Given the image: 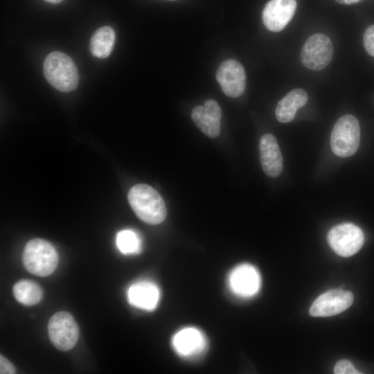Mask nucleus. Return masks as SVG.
I'll return each instance as SVG.
<instances>
[{
	"mask_svg": "<svg viewBox=\"0 0 374 374\" xmlns=\"http://www.w3.org/2000/svg\"><path fill=\"white\" fill-rule=\"evenodd\" d=\"M129 204L136 216L149 224L161 223L166 217L167 208L161 195L148 184L132 186L127 194Z\"/></svg>",
	"mask_w": 374,
	"mask_h": 374,
	"instance_id": "1",
	"label": "nucleus"
},
{
	"mask_svg": "<svg viewBox=\"0 0 374 374\" xmlns=\"http://www.w3.org/2000/svg\"><path fill=\"white\" fill-rule=\"evenodd\" d=\"M44 76L48 82L62 92L76 89L79 75L72 59L66 54L54 51L47 55L43 66Z\"/></svg>",
	"mask_w": 374,
	"mask_h": 374,
	"instance_id": "2",
	"label": "nucleus"
},
{
	"mask_svg": "<svg viewBox=\"0 0 374 374\" xmlns=\"http://www.w3.org/2000/svg\"><path fill=\"white\" fill-rule=\"evenodd\" d=\"M22 260L28 272L44 277L51 275L55 271L58 256L50 242L44 239L35 238L26 244Z\"/></svg>",
	"mask_w": 374,
	"mask_h": 374,
	"instance_id": "3",
	"label": "nucleus"
},
{
	"mask_svg": "<svg viewBox=\"0 0 374 374\" xmlns=\"http://www.w3.org/2000/svg\"><path fill=\"white\" fill-rule=\"evenodd\" d=\"M360 127L357 119L350 114L341 116L335 124L330 136L332 152L339 157L354 154L359 146Z\"/></svg>",
	"mask_w": 374,
	"mask_h": 374,
	"instance_id": "4",
	"label": "nucleus"
},
{
	"mask_svg": "<svg viewBox=\"0 0 374 374\" xmlns=\"http://www.w3.org/2000/svg\"><path fill=\"white\" fill-rule=\"evenodd\" d=\"M48 333L51 343L57 349L67 351L75 346L79 337V328L70 313L60 311L49 319Z\"/></svg>",
	"mask_w": 374,
	"mask_h": 374,
	"instance_id": "5",
	"label": "nucleus"
},
{
	"mask_svg": "<svg viewBox=\"0 0 374 374\" xmlns=\"http://www.w3.org/2000/svg\"><path fill=\"white\" fill-rule=\"evenodd\" d=\"M327 239L337 254L349 257L360 250L364 242V235L359 226L346 222L331 229Z\"/></svg>",
	"mask_w": 374,
	"mask_h": 374,
	"instance_id": "6",
	"label": "nucleus"
},
{
	"mask_svg": "<svg viewBox=\"0 0 374 374\" xmlns=\"http://www.w3.org/2000/svg\"><path fill=\"white\" fill-rule=\"evenodd\" d=\"M332 56L333 47L330 38L324 34L316 33L305 41L300 59L306 68L319 71L330 64Z\"/></svg>",
	"mask_w": 374,
	"mask_h": 374,
	"instance_id": "7",
	"label": "nucleus"
},
{
	"mask_svg": "<svg viewBox=\"0 0 374 374\" xmlns=\"http://www.w3.org/2000/svg\"><path fill=\"white\" fill-rule=\"evenodd\" d=\"M353 302L352 292L342 290H331L314 300L309 312L311 316L317 317L334 316L346 310Z\"/></svg>",
	"mask_w": 374,
	"mask_h": 374,
	"instance_id": "8",
	"label": "nucleus"
},
{
	"mask_svg": "<svg viewBox=\"0 0 374 374\" xmlns=\"http://www.w3.org/2000/svg\"><path fill=\"white\" fill-rule=\"evenodd\" d=\"M216 79L222 91L228 96H240L246 87V73L242 65L237 60L223 62L216 72Z\"/></svg>",
	"mask_w": 374,
	"mask_h": 374,
	"instance_id": "9",
	"label": "nucleus"
},
{
	"mask_svg": "<svg viewBox=\"0 0 374 374\" xmlns=\"http://www.w3.org/2000/svg\"><path fill=\"white\" fill-rule=\"evenodd\" d=\"M261 284L259 271L250 264L235 267L229 276V286L235 294L241 297H251L256 294Z\"/></svg>",
	"mask_w": 374,
	"mask_h": 374,
	"instance_id": "10",
	"label": "nucleus"
},
{
	"mask_svg": "<svg viewBox=\"0 0 374 374\" xmlns=\"http://www.w3.org/2000/svg\"><path fill=\"white\" fill-rule=\"evenodd\" d=\"M172 344L175 352L184 358H195L201 355L207 347L204 333L194 327L184 328L172 337Z\"/></svg>",
	"mask_w": 374,
	"mask_h": 374,
	"instance_id": "11",
	"label": "nucleus"
},
{
	"mask_svg": "<svg viewBox=\"0 0 374 374\" xmlns=\"http://www.w3.org/2000/svg\"><path fill=\"white\" fill-rule=\"evenodd\" d=\"M296 8V0H270L262 11L265 26L272 32L282 30L293 17Z\"/></svg>",
	"mask_w": 374,
	"mask_h": 374,
	"instance_id": "12",
	"label": "nucleus"
},
{
	"mask_svg": "<svg viewBox=\"0 0 374 374\" xmlns=\"http://www.w3.org/2000/svg\"><path fill=\"white\" fill-rule=\"evenodd\" d=\"M222 110L218 103L212 99L206 100L204 105L193 108L191 118L197 127L207 136L215 138L220 133Z\"/></svg>",
	"mask_w": 374,
	"mask_h": 374,
	"instance_id": "13",
	"label": "nucleus"
},
{
	"mask_svg": "<svg viewBox=\"0 0 374 374\" xmlns=\"http://www.w3.org/2000/svg\"><path fill=\"white\" fill-rule=\"evenodd\" d=\"M260 159L265 173L276 177L283 170V156L275 136L265 134L259 141Z\"/></svg>",
	"mask_w": 374,
	"mask_h": 374,
	"instance_id": "14",
	"label": "nucleus"
},
{
	"mask_svg": "<svg viewBox=\"0 0 374 374\" xmlns=\"http://www.w3.org/2000/svg\"><path fill=\"white\" fill-rule=\"evenodd\" d=\"M129 303L134 307L148 311L157 306L160 298L159 289L150 281H141L132 285L127 292Z\"/></svg>",
	"mask_w": 374,
	"mask_h": 374,
	"instance_id": "15",
	"label": "nucleus"
},
{
	"mask_svg": "<svg viewBox=\"0 0 374 374\" xmlns=\"http://www.w3.org/2000/svg\"><path fill=\"white\" fill-rule=\"evenodd\" d=\"M308 97V94L302 89H295L287 93L277 104L276 108V116L281 123L292 121L296 111L304 106Z\"/></svg>",
	"mask_w": 374,
	"mask_h": 374,
	"instance_id": "16",
	"label": "nucleus"
},
{
	"mask_svg": "<svg viewBox=\"0 0 374 374\" xmlns=\"http://www.w3.org/2000/svg\"><path fill=\"white\" fill-rule=\"evenodd\" d=\"M114 42L115 33L111 27L105 26L98 28L91 39V54L98 58L107 57L112 51Z\"/></svg>",
	"mask_w": 374,
	"mask_h": 374,
	"instance_id": "17",
	"label": "nucleus"
},
{
	"mask_svg": "<svg viewBox=\"0 0 374 374\" xmlns=\"http://www.w3.org/2000/svg\"><path fill=\"white\" fill-rule=\"evenodd\" d=\"M15 299L24 305H33L40 302L43 292L41 287L30 280H21L12 288Z\"/></svg>",
	"mask_w": 374,
	"mask_h": 374,
	"instance_id": "18",
	"label": "nucleus"
},
{
	"mask_svg": "<svg viewBox=\"0 0 374 374\" xmlns=\"http://www.w3.org/2000/svg\"><path fill=\"white\" fill-rule=\"evenodd\" d=\"M116 244L120 251L124 254L138 253L141 249V240L134 231L125 229L118 233Z\"/></svg>",
	"mask_w": 374,
	"mask_h": 374,
	"instance_id": "19",
	"label": "nucleus"
},
{
	"mask_svg": "<svg viewBox=\"0 0 374 374\" xmlns=\"http://www.w3.org/2000/svg\"><path fill=\"white\" fill-rule=\"evenodd\" d=\"M335 374H359L361 373L348 360L342 359L337 362L334 368Z\"/></svg>",
	"mask_w": 374,
	"mask_h": 374,
	"instance_id": "20",
	"label": "nucleus"
},
{
	"mask_svg": "<svg viewBox=\"0 0 374 374\" xmlns=\"http://www.w3.org/2000/svg\"><path fill=\"white\" fill-rule=\"evenodd\" d=\"M364 46L367 53L374 57V25L368 26L363 37Z\"/></svg>",
	"mask_w": 374,
	"mask_h": 374,
	"instance_id": "21",
	"label": "nucleus"
},
{
	"mask_svg": "<svg viewBox=\"0 0 374 374\" xmlns=\"http://www.w3.org/2000/svg\"><path fill=\"white\" fill-rule=\"evenodd\" d=\"M14 366L2 355H0V373L13 374L15 373Z\"/></svg>",
	"mask_w": 374,
	"mask_h": 374,
	"instance_id": "22",
	"label": "nucleus"
},
{
	"mask_svg": "<svg viewBox=\"0 0 374 374\" xmlns=\"http://www.w3.org/2000/svg\"><path fill=\"white\" fill-rule=\"evenodd\" d=\"M335 1L341 4L350 5V4L356 3L360 1L361 0H335Z\"/></svg>",
	"mask_w": 374,
	"mask_h": 374,
	"instance_id": "23",
	"label": "nucleus"
},
{
	"mask_svg": "<svg viewBox=\"0 0 374 374\" xmlns=\"http://www.w3.org/2000/svg\"><path fill=\"white\" fill-rule=\"evenodd\" d=\"M44 1L51 3L56 4L62 1V0H44Z\"/></svg>",
	"mask_w": 374,
	"mask_h": 374,
	"instance_id": "24",
	"label": "nucleus"
},
{
	"mask_svg": "<svg viewBox=\"0 0 374 374\" xmlns=\"http://www.w3.org/2000/svg\"><path fill=\"white\" fill-rule=\"evenodd\" d=\"M170 1H174V0H170Z\"/></svg>",
	"mask_w": 374,
	"mask_h": 374,
	"instance_id": "25",
	"label": "nucleus"
}]
</instances>
